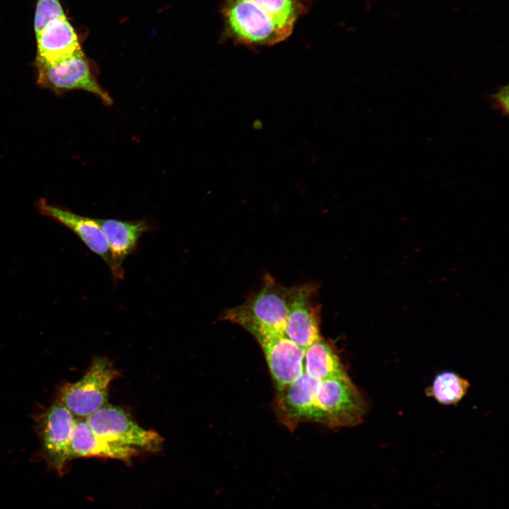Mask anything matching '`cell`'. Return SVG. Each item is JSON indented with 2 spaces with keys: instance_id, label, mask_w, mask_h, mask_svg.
I'll list each match as a JSON object with an SVG mask.
<instances>
[{
  "instance_id": "cell-1",
  "label": "cell",
  "mask_w": 509,
  "mask_h": 509,
  "mask_svg": "<svg viewBox=\"0 0 509 509\" xmlns=\"http://www.w3.org/2000/svg\"><path fill=\"white\" fill-rule=\"evenodd\" d=\"M290 288L267 274L261 288L241 305L228 309L221 320L237 324L254 337L264 334H284Z\"/></svg>"
},
{
  "instance_id": "cell-2",
  "label": "cell",
  "mask_w": 509,
  "mask_h": 509,
  "mask_svg": "<svg viewBox=\"0 0 509 509\" xmlns=\"http://www.w3.org/2000/svg\"><path fill=\"white\" fill-rule=\"evenodd\" d=\"M314 406L312 422L330 428L360 424L368 409L367 400L347 373L319 381Z\"/></svg>"
},
{
  "instance_id": "cell-3",
  "label": "cell",
  "mask_w": 509,
  "mask_h": 509,
  "mask_svg": "<svg viewBox=\"0 0 509 509\" xmlns=\"http://www.w3.org/2000/svg\"><path fill=\"white\" fill-rule=\"evenodd\" d=\"M223 13L226 35L244 45H274L293 30L247 0H225Z\"/></svg>"
},
{
  "instance_id": "cell-4",
  "label": "cell",
  "mask_w": 509,
  "mask_h": 509,
  "mask_svg": "<svg viewBox=\"0 0 509 509\" xmlns=\"http://www.w3.org/2000/svg\"><path fill=\"white\" fill-rule=\"evenodd\" d=\"M117 375L111 361L96 357L80 380L61 388L59 402L73 415L88 417L105 405L110 384Z\"/></svg>"
},
{
  "instance_id": "cell-5",
  "label": "cell",
  "mask_w": 509,
  "mask_h": 509,
  "mask_svg": "<svg viewBox=\"0 0 509 509\" xmlns=\"http://www.w3.org/2000/svg\"><path fill=\"white\" fill-rule=\"evenodd\" d=\"M86 418L93 431L111 443L148 451L158 450L163 443L156 432L141 428L117 406L105 405Z\"/></svg>"
},
{
  "instance_id": "cell-6",
  "label": "cell",
  "mask_w": 509,
  "mask_h": 509,
  "mask_svg": "<svg viewBox=\"0 0 509 509\" xmlns=\"http://www.w3.org/2000/svg\"><path fill=\"white\" fill-rule=\"evenodd\" d=\"M39 86L56 94L83 90L97 95L107 105L112 103L108 93L98 83L83 52L54 64H35Z\"/></svg>"
},
{
  "instance_id": "cell-7",
  "label": "cell",
  "mask_w": 509,
  "mask_h": 509,
  "mask_svg": "<svg viewBox=\"0 0 509 509\" xmlns=\"http://www.w3.org/2000/svg\"><path fill=\"white\" fill-rule=\"evenodd\" d=\"M317 289L315 283L290 287L284 334L303 349L322 338L320 305L316 299Z\"/></svg>"
},
{
  "instance_id": "cell-8",
  "label": "cell",
  "mask_w": 509,
  "mask_h": 509,
  "mask_svg": "<svg viewBox=\"0 0 509 509\" xmlns=\"http://www.w3.org/2000/svg\"><path fill=\"white\" fill-rule=\"evenodd\" d=\"M44 457L51 469L62 474L69 460V443L75 422L72 413L57 402L35 419Z\"/></svg>"
},
{
  "instance_id": "cell-9",
  "label": "cell",
  "mask_w": 509,
  "mask_h": 509,
  "mask_svg": "<svg viewBox=\"0 0 509 509\" xmlns=\"http://www.w3.org/2000/svg\"><path fill=\"white\" fill-rule=\"evenodd\" d=\"M319 381L305 373L276 390L272 406L277 420L290 431L302 423L312 422L314 400Z\"/></svg>"
},
{
  "instance_id": "cell-10",
  "label": "cell",
  "mask_w": 509,
  "mask_h": 509,
  "mask_svg": "<svg viewBox=\"0 0 509 509\" xmlns=\"http://www.w3.org/2000/svg\"><path fill=\"white\" fill-rule=\"evenodd\" d=\"M255 339L263 351L276 390L293 382L303 373L305 349L285 334H264Z\"/></svg>"
},
{
  "instance_id": "cell-11",
  "label": "cell",
  "mask_w": 509,
  "mask_h": 509,
  "mask_svg": "<svg viewBox=\"0 0 509 509\" xmlns=\"http://www.w3.org/2000/svg\"><path fill=\"white\" fill-rule=\"evenodd\" d=\"M106 238L110 269L115 279L124 277L123 262L136 248L140 238L152 229L146 220L122 221L112 218L98 219Z\"/></svg>"
},
{
  "instance_id": "cell-12",
  "label": "cell",
  "mask_w": 509,
  "mask_h": 509,
  "mask_svg": "<svg viewBox=\"0 0 509 509\" xmlns=\"http://www.w3.org/2000/svg\"><path fill=\"white\" fill-rule=\"evenodd\" d=\"M41 215L49 217L72 230L93 253L110 264L107 242L98 218L83 216L42 198L35 203Z\"/></svg>"
},
{
  "instance_id": "cell-13",
  "label": "cell",
  "mask_w": 509,
  "mask_h": 509,
  "mask_svg": "<svg viewBox=\"0 0 509 509\" xmlns=\"http://www.w3.org/2000/svg\"><path fill=\"white\" fill-rule=\"evenodd\" d=\"M35 37V64H57L83 52L77 35L66 17L52 21Z\"/></svg>"
},
{
  "instance_id": "cell-14",
  "label": "cell",
  "mask_w": 509,
  "mask_h": 509,
  "mask_svg": "<svg viewBox=\"0 0 509 509\" xmlns=\"http://www.w3.org/2000/svg\"><path fill=\"white\" fill-rule=\"evenodd\" d=\"M139 449L107 441L89 427L86 421L75 420L70 443V457H102L128 460L137 455Z\"/></svg>"
},
{
  "instance_id": "cell-15",
  "label": "cell",
  "mask_w": 509,
  "mask_h": 509,
  "mask_svg": "<svg viewBox=\"0 0 509 509\" xmlns=\"http://www.w3.org/2000/svg\"><path fill=\"white\" fill-rule=\"evenodd\" d=\"M303 370L318 381L347 373L334 346L323 338L305 349Z\"/></svg>"
},
{
  "instance_id": "cell-16",
  "label": "cell",
  "mask_w": 509,
  "mask_h": 509,
  "mask_svg": "<svg viewBox=\"0 0 509 509\" xmlns=\"http://www.w3.org/2000/svg\"><path fill=\"white\" fill-rule=\"evenodd\" d=\"M469 386L467 380L455 373L446 371L438 374L426 392L439 403L451 405L457 404L465 396Z\"/></svg>"
},
{
  "instance_id": "cell-17",
  "label": "cell",
  "mask_w": 509,
  "mask_h": 509,
  "mask_svg": "<svg viewBox=\"0 0 509 509\" xmlns=\"http://www.w3.org/2000/svg\"><path fill=\"white\" fill-rule=\"evenodd\" d=\"M282 24L294 28L300 16L307 11L305 0H247Z\"/></svg>"
},
{
  "instance_id": "cell-18",
  "label": "cell",
  "mask_w": 509,
  "mask_h": 509,
  "mask_svg": "<svg viewBox=\"0 0 509 509\" xmlns=\"http://www.w3.org/2000/svg\"><path fill=\"white\" fill-rule=\"evenodd\" d=\"M66 17L59 0H37L34 18L35 35L52 21Z\"/></svg>"
},
{
  "instance_id": "cell-19",
  "label": "cell",
  "mask_w": 509,
  "mask_h": 509,
  "mask_svg": "<svg viewBox=\"0 0 509 509\" xmlns=\"http://www.w3.org/2000/svg\"><path fill=\"white\" fill-rule=\"evenodd\" d=\"M492 107L499 110L503 115L508 113V86H500L490 96Z\"/></svg>"
}]
</instances>
